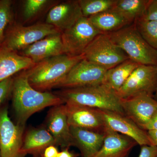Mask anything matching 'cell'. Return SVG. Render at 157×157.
Masks as SVG:
<instances>
[{
    "mask_svg": "<svg viewBox=\"0 0 157 157\" xmlns=\"http://www.w3.org/2000/svg\"><path fill=\"white\" fill-rule=\"evenodd\" d=\"M12 2L0 1V46L5 39V33L12 19Z\"/></svg>",
    "mask_w": 157,
    "mask_h": 157,
    "instance_id": "4316f807",
    "label": "cell"
},
{
    "mask_svg": "<svg viewBox=\"0 0 157 157\" xmlns=\"http://www.w3.org/2000/svg\"><path fill=\"white\" fill-rule=\"evenodd\" d=\"M55 1L49 0H25L24 1L22 16L25 21H31L38 17Z\"/></svg>",
    "mask_w": 157,
    "mask_h": 157,
    "instance_id": "d4e9b609",
    "label": "cell"
},
{
    "mask_svg": "<svg viewBox=\"0 0 157 157\" xmlns=\"http://www.w3.org/2000/svg\"><path fill=\"white\" fill-rule=\"evenodd\" d=\"M65 104L70 126L104 132L105 124L99 109L75 104Z\"/></svg>",
    "mask_w": 157,
    "mask_h": 157,
    "instance_id": "4fadbf2b",
    "label": "cell"
},
{
    "mask_svg": "<svg viewBox=\"0 0 157 157\" xmlns=\"http://www.w3.org/2000/svg\"><path fill=\"white\" fill-rule=\"evenodd\" d=\"M87 18L101 33H110L132 24L113 8Z\"/></svg>",
    "mask_w": 157,
    "mask_h": 157,
    "instance_id": "44dd1931",
    "label": "cell"
},
{
    "mask_svg": "<svg viewBox=\"0 0 157 157\" xmlns=\"http://www.w3.org/2000/svg\"><path fill=\"white\" fill-rule=\"evenodd\" d=\"M98 109L103 117L105 127L130 137L141 146L153 145L147 132L140 128L125 115L113 111Z\"/></svg>",
    "mask_w": 157,
    "mask_h": 157,
    "instance_id": "7c38bea8",
    "label": "cell"
},
{
    "mask_svg": "<svg viewBox=\"0 0 157 157\" xmlns=\"http://www.w3.org/2000/svg\"><path fill=\"white\" fill-rule=\"evenodd\" d=\"M157 88V66L139 65L116 93L122 99L141 94L154 97Z\"/></svg>",
    "mask_w": 157,
    "mask_h": 157,
    "instance_id": "52a82bcc",
    "label": "cell"
},
{
    "mask_svg": "<svg viewBox=\"0 0 157 157\" xmlns=\"http://www.w3.org/2000/svg\"><path fill=\"white\" fill-rule=\"evenodd\" d=\"M84 58L107 70L129 59L126 53L115 45L108 34H99L85 50Z\"/></svg>",
    "mask_w": 157,
    "mask_h": 157,
    "instance_id": "5b68a950",
    "label": "cell"
},
{
    "mask_svg": "<svg viewBox=\"0 0 157 157\" xmlns=\"http://www.w3.org/2000/svg\"><path fill=\"white\" fill-rule=\"evenodd\" d=\"M103 145L93 157H127L137 143L132 138L105 127Z\"/></svg>",
    "mask_w": 157,
    "mask_h": 157,
    "instance_id": "e0dca14e",
    "label": "cell"
},
{
    "mask_svg": "<svg viewBox=\"0 0 157 157\" xmlns=\"http://www.w3.org/2000/svg\"><path fill=\"white\" fill-rule=\"evenodd\" d=\"M51 145H56L55 141L47 129H32L23 139L20 157H24L27 155L33 157H42L45 149Z\"/></svg>",
    "mask_w": 157,
    "mask_h": 157,
    "instance_id": "d6986e66",
    "label": "cell"
},
{
    "mask_svg": "<svg viewBox=\"0 0 157 157\" xmlns=\"http://www.w3.org/2000/svg\"><path fill=\"white\" fill-rule=\"evenodd\" d=\"M13 107L18 124L25 127L31 116L48 107L65 104L57 94L35 89L29 83L25 71L13 79Z\"/></svg>",
    "mask_w": 157,
    "mask_h": 157,
    "instance_id": "6da1fadb",
    "label": "cell"
},
{
    "mask_svg": "<svg viewBox=\"0 0 157 157\" xmlns=\"http://www.w3.org/2000/svg\"><path fill=\"white\" fill-rule=\"evenodd\" d=\"M82 16L78 0L66 1L52 7L45 23L63 33L72 27Z\"/></svg>",
    "mask_w": 157,
    "mask_h": 157,
    "instance_id": "9a60e30c",
    "label": "cell"
},
{
    "mask_svg": "<svg viewBox=\"0 0 157 157\" xmlns=\"http://www.w3.org/2000/svg\"><path fill=\"white\" fill-rule=\"evenodd\" d=\"M58 153L57 148L54 145H51L45 149L42 157H57Z\"/></svg>",
    "mask_w": 157,
    "mask_h": 157,
    "instance_id": "4dcf8cb0",
    "label": "cell"
},
{
    "mask_svg": "<svg viewBox=\"0 0 157 157\" xmlns=\"http://www.w3.org/2000/svg\"><path fill=\"white\" fill-rule=\"evenodd\" d=\"M154 96L155 97V98H154L155 99H156V100L157 101V88L156 91V92H155V94Z\"/></svg>",
    "mask_w": 157,
    "mask_h": 157,
    "instance_id": "e575fe53",
    "label": "cell"
},
{
    "mask_svg": "<svg viewBox=\"0 0 157 157\" xmlns=\"http://www.w3.org/2000/svg\"><path fill=\"white\" fill-rule=\"evenodd\" d=\"M73 146L81 152L82 157H93L101 149L104 142V132L70 126Z\"/></svg>",
    "mask_w": 157,
    "mask_h": 157,
    "instance_id": "ac0fdd59",
    "label": "cell"
},
{
    "mask_svg": "<svg viewBox=\"0 0 157 157\" xmlns=\"http://www.w3.org/2000/svg\"><path fill=\"white\" fill-rule=\"evenodd\" d=\"M149 0H117L113 9L131 24L141 19Z\"/></svg>",
    "mask_w": 157,
    "mask_h": 157,
    "instance_id": "603a6c76",
    "label": "cell"
},
{
    "mask_svg": "<svg viewBox=\"0 0 157 157\" xmlns=\"http://www.w3.org/2000/svg\"><path fill=\"white\" fill-rule=\"evenodd\" d=\"M140 19L157 21V0H149L144 14Z\"/></svg>",
    "mask_w": 157,
    "mask_h": 157,
    "instance_id": "83f0119b",
    "label": "cell"
},
{
    "mask_svg": "<svg viewBox=\"0 0 157 157\" xmlns=\"http://www.w3.org/2000/svg\"><path fill=\"white\" fill-rule=\"evenodd\" d=\"M47 128L54 139L56 145L64 149L73 146L65 104L54 106L50 109L47 117Z\"/></svg>",
    "mask_w": 157,
    "mask_h": 157,
    "instance_id": "2e32d148",
    "label": "cell"
},
{
    "mask_svg": "<svg viewBox=\"0 0 157 157\" xmlns=\"http://www.w3.org/2000/svg\"><path fill=\"white\" fill-rule=\"evenodd\" d=\"M134 23L143 39L151 46L157 49V21L139 19Z\"/></svg>",
    "mask_w": 157,
    "mask_h": 157,
    "instance_id": "484cf974",
    "label": "cell"
},
{
    "mask_svg": "<svg viewBox=\"0 0 157 157\" xmlns=\"http://www.w3.org/2000/svg\"><path fill=\"white\" fill-rule=\"evenodd\" d=\"M107 70L83 59L72 68L57 87L73 88L103 84Z\"/></svg>",
    "mask_w": 157,
    "mask_h": 157,
    "instance_id": "9c48e42d",
    "label": "cell"
},
{
    "mask_svg": "<svg viewBox=\"0 0 157 157\" xmlns=\"http://www.w3.org/2000/svg\"><path fill=\"white\" fill-rule=\"evenodd\" d=\"M147 133L153 145L157 146V131L150 130V131H147Z\"/></svg>",
    "mask_w": 157,
    "mask_h": 157,
    "instance_id": "d6a6232c",
    "label": "cell"
},
{
    "mask_svg": "<svg viewBox=\"0 0 157 157\" xmlns=\"http://www.w3.org/2000/svg\"><path fill=\"white\" fill-rule=\"evenodd\" d=\"M24 128L25 127L13 123L7 109L0 111L1 157H20Z\"/></svg>",
    "mask_w": 157,
    "mask_h": 157,
    "instance_id": "30bf717a",
    "label": "cell"
},
{
    "mask_svg": "<svg viewBox=\"0 0 157 157\" xmlns=\"http://www.w3.org/2000/svg\"><path fill=\"white\" fill-rule=\"evenodd\" d=\"M61 32L46 23L14 26L5 36L0 47L17 52L45 37Z\"/></svg>",
    "mask_w": 157,
    "mask_h": 157,
    "instance_id": "8992f818",
    "label": "cell"
},
{
    "mask_svg": "<svg viewBox=\"0 0 157 157\" xmlns=\"http://www.w3.org/2000/svg\"><path fill=\"white\" fill-rule=\"evenodd\" d=\"M0 157H1V155H0Z\"/></svg>",
    "mask_w": 157,
    "mask_h": 157,
    "instance_id": "d590c367",
    "label": "cell"
},
{
    "mask_svg": "<svg viewBox=\"0 0 157 157\" xmlns=\"http://www.w3.org/2000/svg\"><path fill=\"white\" fill-rule=\"evenodd\" d=\"M31 59L0 47V82L15 73L35 66Z\"/></svg>",
    "mask_w": 157,
    "mask_h": 157,
    "instance_id": "ffe728a7",
    "label": "cell"
},
{
    "mask_svg": "<svg viewBox=\"0 0 157 157\" xmlns=\"http://www.w3.org/2000/svg\"><path fill=\"white\" fill-rule=\"evenodd\" d=\"M57 157H76L72 153L69 151L68 148H66L59 152Z\"/></svg>",
    "mask_w": 157,
    "mask_h": 157,
    "instance_id": "836d02e7",
    "label": "cell"
},
{
    "mask_svg": "<svg viewBox=\"0 0 157 157\" xmlns=\"http://www.w3.org/2000/svg\"><path fill=\"white\" fill-rule=\"evenodd\" d=\"M113 42L130 59L139 65L157 66V49L141 36L134 23L108 34Z\"/></svg>",
    "mask_w": 157,
    "mask_h": 157,
    "instance_id": "277c9868",
    "label": "cell"
},
{
    "mask_svg": "<svg viewBox=\"0 0 157 157\" xmlns=\"http://www.w3.org/2000/svg\"><path fill=\"white\" fill-rule=\"evenodd\" d=\"M83 59V54L52 57L37 63L25 72L31 86L39 91L44 92L57 87L72 68Z\"/></svg>",
    "mask_w": 157,
    "mask_h": 157,
    "instance_id": "7a4b0ae2",
    "label": "cell"
},
{
    "mask_svg": "<svg viewBox=\"0 0 157 157\" xmlns=\"http://www.w3.org/2000/svg\"><path fill=\"white\" fill-rule=\"evenodd\" d=\"M65 104H75L124 114L121 100L116 92L104 84L64 89L56 94Z\"/></svg>",
    "mask_w": 157,
    "mask_h": 157,
    "instance_id": "3957f363",
    "label": "cell"
},
{
    "mask_svg": "<svg viewBox=\"0 0 157 157\" xmlns=\"http://www.w3.org/2000/svg\"><path fill=\"white\" fill-rule=\"evenodd\" d=\"M13 79L9 77L0 82V106L12 90Z\"/></svg>",
    "mask_w": 157,
    "mask_h": 157,
    "instance_id": "f1b7e54d",
    "label": "cell"
},
{
    "mask_svg": "<svg viewBox=\"0 0 157 157\" xmlns=\"http://www.w3.org/2000/svg\"><path fill=\"white\" fill-rule=\"evenodd\" d=\"M138 157H157V146L155 145L141 146Z\"/></svg>",
    "mask_w": 157,
    "mask_h": 157,
    "instance_id": "f546056e",
    "label": "cell"
},
{
    "mask_svg": "<svg viewBox=\"0 0 157 157\" xmlns=\"http://www.w3.org/2000/svg\"><path fill=\"white\" fill-rule=\"evenodd\" d=\"M100 34L87 17L82 16L72 27L62 33L65 54L71 56L83 54L86 47Z\"/></svg>",
    "mask_w": 157,
    "mask_h": 157,
    "instance_id": "ba28073f",
    "label": "cell"
},
{
    "mask_svg": "<svg viewBox=\"0 0 157 157\" xmlns=\"http://www.w3.org/2000/svg\"><path fill=\"white\" fill-rule=\"evenodd\" d=\"M64 54L61 32L49 35L20 51L21 55L29 58L36 64L49 58Z\"/></svg>",
    "mask_w": 157,
    "mask_h": 157,
    "instance_id": "5bb4252c",
    "label": "cell"
},
{
    "mask_svg": "<svg viewBox=\"0 0 157 157\" xmlns=\"http://www.w3.org/2000/svg\"><path fill=\"white\" fill-rule=\"evenodd\" d=\"M121 99L124 115L142 129L157 113V101L152 96L141 94Z\"/></svg>",
    "mask_w": 157,
    "mask_h": 157,
    "instance_id": "8fae6325",
    "label": "cell"
},
{
    "mask_svg": "<svg viewBox=\"0 0 157 157\" xmlns=\"http://www.w3.org/2000/svg\"><path fill=\"white\" fill-rule=\"evenodd\" d=\"M142 129L145 131L150 130L157 131V113L147 124Z\"/></svg>",
    "mask_w": 157,
    "mask_h": 157,
    "instance_id": "1f68e13d",
    "label": "cell"
},
{
    "mask_svg": "<svg viewBox=\"0 0 157 157\" xmlns=\"http://www.w3.org/2000/svg\"><path fill=\"white\" fill-rule=\"evenodd\" d=\"M117 0H78L83 17H89L112 9Z\"/></svg>",
    "mask_w": 157,
    "mask_h": 157,
    "instance_id": "cb8c5ba5",
    "label": "cell"
},
{
    "mask_svg": "<svg viewBox=\"0 0 157 157\" xmlns=\"http://www.w3.org/2000/svg\"><path fill=\"white\" fill-rule=\"evenodd\" d=\"M138 64L128 59L107 70L103 84L117 92L124 85Z\"/></svg>",
    "mask_w": 157,
    "mask_h": 157,
    "instance_id": "7402d4cb",
    "label": "cell"
}]
</instances>
